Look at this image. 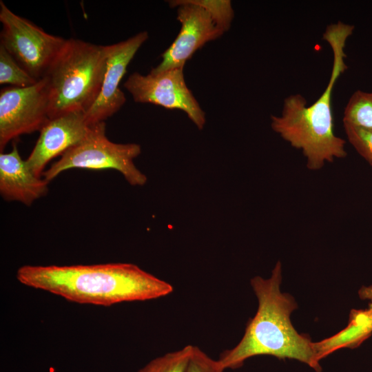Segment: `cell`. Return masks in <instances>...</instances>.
<instances>
[{
    "label": "cell",
    "mask_w": 372,
    "mask_h": 372,
    "mask_svg": "<svg viewBox=\"0 0 372 372\" xmlns=\"http://www.w3.org/2000/svg\"><path fill=\"white\" fill-rule=\"evenodd\" d=\"M22 285L79 304L108 307L166 296L174 289L132 263L30 265L17 269Z\"/></svg>",
    "instance_id": "obj_1"
},
{
    "label": "cell",
    "mask_w": 372,
    "mask_h": 372,
    "mask_svg": "<svg viewBox=\"0 0 372 372\" xmlns=\"http://www.w3.org/2000/svg\"><path fill=\"white\" fill-rule=\"evenodd\" d=\"M281 282L280 262L276 263L269 278L255 276L251 280L258 309L247 324L240 341L220 355L218 360L225 369L240 368L251 357L268 355L296 360L321 372L313 342L309 335L299 334L292 325L290 315L298 305L291 296L281 292Z\"/></svg>",
    "instance_id": "obj_2"
},
{
    "label": "cell",
    "mask_w": 372,
    "mask_h": 372,
    "mask_svg": "<svg viewBox=\"0 0 372 372\" xmlns=\"http://www.w3.org/2000/svg\"><path fill=\"white\" fill-rule=\"evenodd\" d=\"M353 30L354 25L341 21L327 27L323 39L332 50L333 67L327 86L318 99L306 106L302 95H291L285 99L282 115L271 116L273 130L292 147L302 149L310 169H320L325 161L347 156L345 141L333 133L331 98L335 83L347 69L344 47Z\"/></svg>",
    "instance_id": "obj_3"
},
{
    "label": "cell",
    "mask_w": 372,
    "mask_h": 372,
    "mask_svg": "<svg viewBox=\"0 0 372 372\" xmlns=\"http://www.w3.org/2000/svg\"><path fill=\"white\" fill-rule=\"evenodd\" d=\"M109 45L70 39L44 76L49 118L72 112H86L102 86Z\"/></svg>",
    "instance_id": "obj_4"
},
{
    "label": "cell",
    "mask_w": 372,
    "mask_h": 372,
    "mask_svg": "<svg viewBox=\"0 0 372 372\" xmlns=\"http://www.w3.org/2000/svg\"><path fill=\"white\" fill-rule=\"evenodd\" d=\"M141 153L138 144L110 141L105 135V121L99 122L91 125L85 137L64 152L42 176L50 182L71 169H114L131 185L142 186L146 183L147 177L134 163V159Z\"/></svg>",
    "instance_id": "obj_5"
},
{
    "label": "cell",
    "mask_w": 372,
    "mask_h": 372,
    "mask_svg": "<svg viewBox=\"0 0 372 372\" xmlns=\"http://www.w3.org/2000/svg\"><path fill=\"white\" fill-rule=\"evenodd\" d=\"M2 30L0 45L32 77H44L67 39L52 35L30 21L12 12L0 1Z\"/></svg>",
    "instance_id": "obj_6"
},
{
    "label": "cell",
    "mask_w": 372,
    "mask_h": 372,
    "mask_svg": "<svg viewBox=\"0 0 372 372\" xmlns=\"http://www.w3.org/2000/svg\"><path fill=\"white\" fill-rule=\"evenodd\" d=\"M136 103H151L186 113L198 130L205 124V113L185 81L183 68L169 69L146 75L134 72L124 83Z\"/></svg>",
    "instance_id": "obj_7"
},
{
    "label": "cell",
    "mask_w": 372,
    "mask_h": 372,
    "mask_svg": "<svg viewBox=\"0 0 372 372\" xmlns=\"http://www.w3.org/2000/svg\"><path fill=\"white\" fill-rule=\"evenodd\" d=\"M49 100L44 78L34 85L6 87L0 92V149L23 134L39 131L49 119Z\"/></svg>",
    "instance_id": "obj_8"
},
{
    "label": "cell",
    "mask_w": 372,
    "mask_h": 372,
    "mask_svg": "<svg viewBox=\"0 0 372 372\" xmlns=\"http://www.w3.org/2000/svg\"><path fill=\"white\" fill-rule=\"evenodd\" d=\"M168 3L171 8H177V19L181 28L173 43L162 54L160 64L151 70L153 72L184 68L198 49L225 32L207 10L189 0H173Z\"/></svg>",
    "instance_id": "obj_9"
},
{
    "label": "cell",
    "mask_w": 372,
    "mask_h": 372,
    "mask_svg": "<svg viewBox=\"0 0 372 372\" xmlns=\"http://www.w3.org/2000/svg\"><path fill=\"white\" fill-rule=\"evenodd\" d=\"M142 31L127 40L110 45L109 56L100 93L93 105L85 113L90 125L105 121L125 103L126 98L119 85L134 55L148 39Z\"/></svg>",
    "instance_id": "obj_10"
},
{
    "label": "cell",
    "mask_w": 372,
    "mask_h": 372,
    "mask_svg": "<svg viewBox=\"0 0 372 372\" xmlns=\"http://www.w3.org/2000/svg\"><path fill=\"white\" fill-rule=\"evenodd\" d=\"M90 125L85 112H72L49 118L39 130V138L26 162L32 172L41 177L47 164L81 142Z\"/></svg>",
    "instance_id": "obj_11"
},
{
    "label": "cell",
    "mask_w": 372,
    "mask_h": 372,
    "mask_svg": "<svg viewBox=\"0 0 372 372\" xmlns=\"http://www.w3.org/2000/svg\"><path fill=\"white\" fill-rule=\"evenodd\" d=\"M48 183L44 178L36 176L21 157L13 144L8 153L0 154V193L8 201H18L28 206L45 196Z\"/></svg>",
    "instance_id": "obj_12"
},
{
    "label": "cell",
    "mask_w": 372,
    "mask_h": 372,
    "mask_svg": "<svg viewBox=\"0 0 372 372\" xmlns=\"http://www.w3.org/2000/svg\"><path fill=\"white\" fill-rule=\"evenodd\" d=\"M358 295L369 302L367 308L352 309L348 325L338 333L322 341V346L327 354L343 348H355L368 338L372 333V285L362 286Z\"/></svg>",
    "instance_id": "obj_13"
},
{
    "label": "cell",
    "mask_w": 372,
    "mask_h": 372,
    "mask_svg": "<svg viewBox=\"0 0 372 372\" xmlns=\"http://www.w3.org/2000/svg\"><path fill=\"white\" fill-rule=\"evenodd\" d=\"M344 124L372 130V92L355 91L344 111Z\"/></svg>",
    "instance_id": "obj_14"
},
{
    "label": "cell",
    "mask_w": 372,
    "mask_h": 372,
    "mask_svg": "<svg viewBox=\"0 0 372 372\" xmlns=\"http://www.w3.org/2000/svg\"><path fill=\"white\" fill-rule=\"evenodd\" d=\"M38 81L25 71L4 47L0 45V84L25 87L34 85Z\"/></svg>",
    "instance_id": "obj_15"
},
{
    "label": "cell",
    "mask_w": 372,
    "mask_h": 372,
    "mask_svg": "<svg viewBox=\"0 0 372 372\" xmlns=\"http://www.w3.org/2000/svg\"><path fill=\"white\" fill-rule=\"evenodd\" d=\"M192 345L156 358L138 372H184L192 352Z\"/></svg>",
    "instance_id": "obj_16"
},
{
    "label": "cell",
    "mask_w": 372,
    "mask_h": 372,
    "mask_svg": "<svg viewBox=\"0 0 372 372\" xmlns=\"http://www.w3.org/2000/svg\"><path fill=\"white\" fill-rule=\"evenodd\" d=\"M209 12L216 24L224 31H227L231 25L234 13L231 1L222 0H189Z\"/></svg>",
    "instance_id": "obj_17"
},
{
    "label": "cell",
    "mask_w": 372,
    "mask_h": 372,
    "mask_svg": "<svg viewBox=\"0 0 372 372\" xmlns=\"http://www.w3.org/2000/svg\"><path fill=\"white\" fill-rule=\"evenodd\" d=\"M350 143L372 165V130L344 124Z\"/></svg>",
    "instance_id": "obj_18"
},
{
    "label": "cell",
    "mask_w": 372,
    "mask_h": 372,
    "mask_svg": "<svg viewBox=\"0 0 372 372\" xmlns=\"http://www.w3.org/2000/svg\"><path fill=\"white\" fill-rule=\"evenodd\" d=\"M225 369L218 360L211 358L199 347L193 346L184 372H224Z\"/></svg>",
    "instance_id": "obj_19"
}]
</instances>
